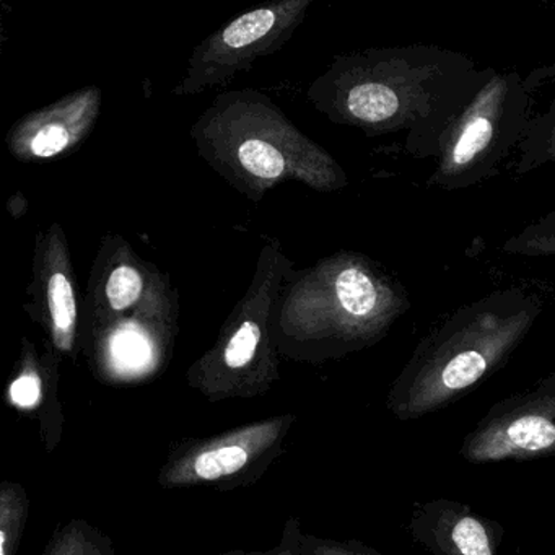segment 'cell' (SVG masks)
Wrapping results in <instances>:
<instances>
[{
  "label": "cell",
  "mask_w": 555,
  "mask_h": 555,
  "mask_svg": "<svg viewBox=\"0 0 555 555\" xmlns=\"http://www.w3.org/2000/svg\"><path fill=\"white\" fill-rule=\"evenodd\" d=\"M487 73L466 54L435 44L369 48L334 56L307 99L327 121L366 138L401 134L404 151L427 160Z\"/></svg>",
  "instance_id": "1"
},
{
  "label": "cell",
  "mask_w": 555,
  "mask_h": 555,
  "mask_svg": "<svg viewBox=\"0 0 555 555\" xmlns=\"http://www.w3.org/2000/svg\"><path fill=\"white\" fill-rule=\"evenodd\" d=\"M542 298L525 287L500 288L457 308L412 352L388 395L398 421L435 414L499 372L542 313Z\"/></svg>",
  "instance_id": "2"
},
{
  "label": "cell",
  "mask_w": 555,
  "mask_h": 555,
  "mask_svg": "<svg viewBox=\"0 0 555 555\" xmlns=\"http://www.w3.org/2000/svg\"><path fill=\"white\" fill-rule=\"evenodd\" d=\"M190 135L197 155L253 203L285 183L326 194L349 184L339 162L259 90L220 92L193 122Z\"/></svg>",
  "instance_id": "3"
},
{
  "label": "cell",
  "mask_w": 555,
  "mask_h": 555,
  "mask_svg": "<svg viewBox=\"0 0 555 555\" xmlns=\"http://www.w3.org/2000/svg\"><path fill=\"white\" fill-rule=\"evenodd\" d=\"M409 307L405 288L378 262L343 249L288 272L272 333L281 349L339 357L379 343Z\"/></svg>",
  "instance_id": "4"
},
{
  "label": "cell",
  "mask_w": 555,
  "mask_h": 555,
  "mask_svg": "<svg viewBox=\"0 0 555 555\" xmlns=\"http://www.w3.org/2000/svg\"><path fill=\"white\" fill-rule=\"evenodd\" d=\"M178 317L180 295L170 275L121 235L106 233L82 295L80 337L95 340L116 362L142 365L173 340Z\"/></svg>",
  "instance_id": "5"
},
{
  "label": "cell",
  "mask_w": 555,
  "mask_h": 555,
  "mask_svg": "<svg viewBox=\"0 0 555 555\" xmlns=\"http://www.w3.org/2000/svg\"><path fill=\"white\" fill-rule=\"evenodd\" d=\"M532 89L529 77L489 67L469 105L441 138L428 186L461 191L496 177L528 131L534 115Z\"/></svg>",
  "instance_id": "6"
},
{
  "label": "cell",
  "mask_w": 555,
  "mask_h": 555,
  "mask_svg": "<svg viewBox=\"0 0 555 555\" xmlns=\"http://www.w3.org/2000/svg\"><path fill=\"white\" fill-rule=\"evenodd\" d=\"M313 0H275L243 12L201 41L190 60L175 96L199 95L233 82L262 57L281 53L301 27Z\"/></svg>",
  "instance_id": "7"
},
{
  "label": "cell",
  "mask_w": 555,
  "mask_h": 555,
  "mask_svg": "<svg viewBox=\"0 0 555 555\" xmlns=\"http://www.w3.org/2000/svg\"><path fill=\"white\" fill-rule=\"evenodd\" d=\"M294 261L275 238L268 240L256 261L255 274L243 297L223 323L214 349L197 363L204 375H251L274 363V313L282 285Z\"/></svg>",
  "instance_id": "8"
},
{
  "label": "cell",
  "mask_w": 555,
  "mask_h": 555,
  "mask_svg": "<svg viewBox=\"0 0 555 555\" xmlns=\"http://www.w3.org/2000/svg\"><path fill=\"white\" fill-rule=\"evenodd\" d=\"M460 456L469 464L555 456V372L495 402L464 437Z\"/></svg>",
  "instance_id": "9"
},
{
  "label": "cell",
  "mask_w": 555,
  "mask_h": 555,
  "mask_svg": "<svg viewBox=\"0 0 555 555\" xmlns=\"http://www.w3.org/2000/svg\"><path fill=\"white\" fill-rule=\"evenodd\" d=\"M47 333L54 352L73 356L80 340L82 295L70 256L69 238L60 222L35 235L31 279L22 304Z\"/></svg>",
  "instance_id": "10"
},
{
  "label": "cell",
  "mask_w": 555,
  "mask_h": 555,
  "mask_svg": "<svg viewBox=\"0 0 555 555\" xmlns=\"http://www.w3.org/2000/svg\"><path fill=\"white\" fill-rule=\"evenodd\" d=\"M103 108V90L83 87L22 116L5 135L9 154L22 164L57 160L79 151Z\"/></svg>",
  "instance_id": "11"
},
{
  "label": "cell",
  "mask_w": 555,
  "mask_h": 555,
  "mask_svg": "<svg viewBox=\"0 0 555 555\" xmlns=\"http://www.w3.org/2000/svg\"><path fill=\"white\" fill-rule=\"evenodd\" d=\"M408 532L434 555H502L505 528L467 503L431 499L412 506Z\"/></svg>",
  "instance_id": "12"
},
{
  "label": "cell",
  "mask_w": 555,
  "mask_h": 555,
  "mask_svg": "<svg viewBox=\"0 0 555 555\" xmlns=\"http://www.w3.org/2000/svg\"><path fill=\"white\" fill-rule=\"evenodd\" d=\"M552 74L551 100L541 113L532 115L525 139L516 152L515 170L528 175L541 168H555V66L547 69Z\"/></svg>",
  "instance_id": "13"
},
{
  "label": "cell",
  "mask_w": 555,
  "mask_h": 555,
  "mask_svg": "<svg viewBox=\"0 0 555 555\" xmlns=\"http://www.w3.org/2000/svg\"><path fill=\"white\" fill-rule=\"evenodd\" d=\"M502 253L522 258H551L555 256V209L509 236Z\"/></svg>",
  "instance_id": "14"
},
{
  "label": "cell",
  "mask_w": 555,
  "mask_h": 555,
  "mask_svg": "<svg viewBox=\"0 0 555 555\" xmlns=\"http://www.w3.org/2000/svg\"><path fill=\"white\" fill-rule=\"evenodd\" d=\"M249 454L251 451H249L248 444L230 441V443H223L222 447L197 454L191 464V469L196 479L217 480L243 469L248 464Z\"/></svg>",
  "instance_id": "15"
},
{
  "label": "cell",
  "mask_w": 555,
  "mask_h": 555,
  "mask_svg": "<svg viewBox=\"0 0 555 555\" xmlns=\"http://www.w3.org/2000/svg\"><path fill=\"white\" fill-rule=\"evenodd\" d=\"M41 376L38 370V357L34 346L24 340V363L22 372L12 382L11 399L18 408L30 409L40 402Z\"/></svg>",
  "instance_id": "16"
},
{
  "label": "cell",
  "mask_w": 555,
  "mask_h": 555,
  "mask_svg": "<svg viewBox=\"0 0 555 555\" xmlns=\"http://www.w3.org/2000/svg\"><path fill=\"white\" fill-rule=\"evenodd\" d=\"M331 555H383L372 548L362 547V545H337L331 548Z\"/></svg>",
  "instance_id": "17"
}]
</instances>
